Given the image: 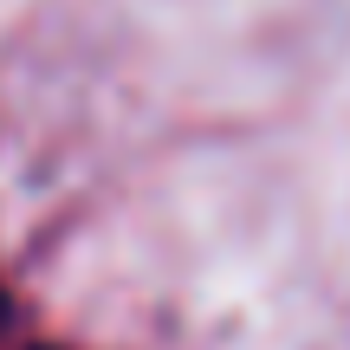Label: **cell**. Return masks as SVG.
<instances>
[{"instance_id": "7a4b0ae2", "label": "cell", "mask_w": 350, "mask_h": 350, "mask_svg": "<svg viewBox=\"0 0 350 350\" xmlns=\"http://www.w3.org/2000/svg\"><path fill=\"white\" fill-rule=\"evenodd\" d=\"M33 350H65V344H33Z\"/></svg>"}, {"instance_id": "6da1fadb", "label": "cell", "mask_w": 350, "mask_h": 350, "mask_svg": "<svg viewBox=\"0 0 350 350\" xmlns=\"http://www.w3.org/2000/svg\"><path fill=\"white\" fill-rule=\"evenodd\" d=\"M0 325H7V292H0Z\"/></svg>"}]
</instances>
